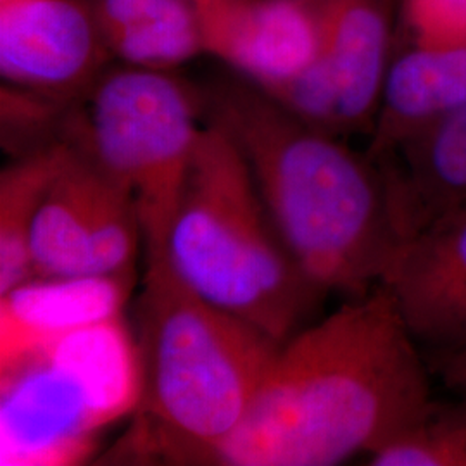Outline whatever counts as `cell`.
<instances>
[{"instance_id":"6da1fadb","label":"cell","mask_w":466,"mask_h":466,"mask_svg":"<svg viewBox=\"0 0 466 466\" xmlns=\"http://www.w3.org/2000/svg\"><path fill=\"white\" fill-rule=\"evenodd\" d=\"M429 373L379 285L280 344L217 465L330 466L370 456L429 410Z\"/></svg>"},{"instance_id":"7a4b0ae2","label":"cell","mask_w":466,"mask_h":466,"mask_svg":"<svg viewBox=\"0 0 466 466\" xmlns=\"http://www.w3.org/2000/svg\"><path fill=\"white\" fill-rule=\"evenodd\" d=\"M204 117L232 137L283 242L327 294L379 287L406 240L390 177L237 73L204 94Z\"/></svg>"},{"instance_id":"3957f363","label":"cell","mask_w":466,"mask_h":466,"mask_svg":"<svg viewBox=\"0 0 466 466\" xmlns=\"http://www.w3.org/2000/svg\"><path fill=\"white\" fill-rule=\"evenodd\" d=\"M142 400L123 450L167 463L217 465L282 342L199 298L146 252L135 300Z\"/></svg>"},{"instance_id":"277c9868","label":"cell","mask_w":466,"mask_h":466,"mask_svg":"<svg viewBox=\"0 0 466 466\" xmlns=\"http://www.w3.org/2000/svg\"><path fill=\"white\" fill-rule=\"evenodd\" d=\"M204 121L165 258L199 298L285 342L325 294L283 242L232 137Z\"/></svg>"},{"instance_id":"5b68a950","label":"cell","mask_w":466,"mask_h":466,"mask_svg":"<svg viewBox=\"0 0 466 466\" xmlns=\"http://www.w3.org/2000/svg\"><path fill=\"white\" fill-rule=\"evenodd\" d=\"M204 97L171 71L107 66L69 102L59 142L80 152L134 198L146 252L167 230L199 144Z\"/></svg>"},{"instance_id":"8992f818","label":"cell","mask_w":466,"mask_h":466,"mask_svg":"<svg viewBox=\"0 0 466 466\" xmlns=\"http://www.w3.org/2000/svg\"><path fill=\"white\" fill-rule=\"evenodd\" d=\"M400 0H318L321 46L311 66L271 99L325 134H368L394 57ZM267 94V92H265Z\"/></svg>"},{"instance_id":"52a82bcc","label":"cell","mask_w":466,"mask_h":466,"mask_svg":"<svg viewBox=\"0 0 466 466\" xmlns=\"http://www.w3.org/2000/svg\"><path fill=\"white\" fill-rule=\"evenodd\" d=\"M142 244L132 194L67 146L66 159L35 218L30 244L35 275L132 273Z\"/></svg>"},{"instance_id":"ba28073f","label":"cell","mask_w":466,"mask_h":466,"mask_svg":"<svg viewBox=\"0 0 466 466\" xmlns=\"http://www.w3.org/2000/svg\"><path fill=\"white\" fill-rule=\"evenodd\" d=\"M109 61L88 0L0 2L4 84L69 104Z\"/></svg>"},{"instance_id":"9c48e42d","label":"cell","mask_w":466,"mask_h":466,"mask_svg":"<svg viewBox=\"0 0 466 466\" xmlns=\"http://www.w3.org/2000/svg\"><path fill=\"white\" fill-rule=\"evenodd\" d=\"M104 429L82 387L47 356L0 371V465H78Z\"/></svg>"},{"instance_id":"30bf717a","label":"cell","mask_w":466,"mask_h":466,"mask_svg":"<svg viewBox=\"0 0 466 466\" xmlns=\"http://www.w3.org/2000/svg\"><path fill=\"white\" fill-rule=\"evenodd\" d=\"M423 352L466 346V204L410 235L383 275Z\"/></svg>"},{"instance_id":"8fae6325","label":"cell","mask_w":466,"mask_h":466,"mask_svg":"<svg viewBox=\"0 0 466 466\" xmlns=\"http://www.w3.org/2000/svg\"><path fill=\"white\" fill-rule=\"evenodd\" d=\"M198 9L206 52L267 94L290 84L317 59L318 0H211Z\"/></svg>"},{"instance_id":"7c38bea8","label":"cell","mask_w":466,"mask_h":466,"mask_svg":"<svg viewBox=\"0 0 466 466\" xmlns=\"http://www.w3.org/2000/svg\"><path fill=\"white\" fill-rule=\"evenodd\" d=\"M134 273L35 275L0 294V371L34 358L67 333L123 317Z\"/></svg>"},{"instance_id":"4fadbf2b","label":"cell","mask_w":466,"mask_h":466,"mask_svg":"<svg viewBox=\"0 0 466 466\" xmlns=\"http://www.w3.org/2000/svg\"><path fill=\"white\" fill-rule=\"evenodd\" d=\"M466 106V46L394 52L367 154L377 163Z\"/></svg>"},{"instance_id":"5bb4252c","label":"cell","mask_w":466,"mask_h":466,"mask_svg":"<svg viewBox=\"0 0 466 466\" xmlns=\"http://www.w3.org/2000/svg\"><path fill=\"white\" fill-rule=\"evenodd\" d=\"M102 42L123 65L171 71L206 52L194 0H88Z\"/></svg>"},{"instance_id":"9a60e30c","label":"cell","mask_w":466,"mask_h":466,"mask_svg":"<svg viewBox=\"0 0 466 466\" xmlns=\"http://www.w3.org/2000/svg\"><path fill=\"white\" fill-rule=\"evenodd\" d=\"M40 354L82 387L100 423L134 417L142 400V363L135 330L116 317L67 333Z\"/></svg>"},{"instance_id":"2e32d148","label":"cell","mask_w":466,"mask_h":466,"mask_svg":"<svg viewBox=\"0 0 466 466\" xmlns=\"http://www.w3.org/2000/svg\"><path fill=\"white\" fill-rule=\"evenodd\" d=\"M394 188L406 238L466 202V106L380 161Z\"/></svg>"},{"instance_id":"e0dca14e","label":"cell","mask_w":466,"mask_h":466,"mask_svg":"<svg viewBox=\"0 0 466 466\" xmlns=\"http://www.w3.org/2000/svg\"><path fill=\"white\" fill-rule=\"evenodd\" d=\"M66 154V144L59 142L17 156L0 173V294L35 277V218Z\"/></svg>"},{"instance_id":"ac0fdd59","label":"cell","mask_w":466,"mask_h":466,"mask_svg":"<svg viewBox=\"0 0 466 466\" xmlns=\"http://www.w3.org/2000/svg\"><path fill=\"white\" fill-rule=\"evenodd\" d=\"M373 466H466V400L435 402L382 448L368 456Z\"/></svg>"},{"instance_id":"d6986e66","label":"cell","mask_w":466,"mask_h":466,"mask_svg":"<svg viewBox=\"0 0 466 466\" xmlns=\"http://www.w3.org/2000/svg\"><path fill=\"white\" fill-rule=\"evenodd\" d=\"M402 28L420 47L466 46V0H400Z\"/></svg>"},{"instance_id":"ffe728a7","label":"cell","mask_w":466,"mask_h":466,"mask_svg":"<svg viewBox=\"0 0 466 466\" xmlns=\"http://www.w3.org/2000/svg\"><path fill=\"white\" fill-rule=\"evenodd\" d=\"M431 371L450 387L454 394L466 400V346L451 350L423 352Z\"/></svg>"},{"instance_id":"44dd1931","label":"cell","mask_w":466,"mask_h":466,"mask_svg":"<svg viewBox=\"0 0 466 466\" xmlns=\"http://www.w3.org/2000/svg\"><path fill=\"white\" fill-rule=\"evenodd\" d=\"M196 2V5L200 7V5H204V4H208V2H211V0H194Z\"/></svg>"},{"instance_id":"7402d4cb","label":"cell","mask_w":466,"mask_h":466,"mask_svg":"<svg viewBox=\"0 0 466 466\" xmlns=\"http://www.w3.org/2000/svg\"><path fill=\"white\" fill-rule=\"evenodd\" d=\"M465 204H466V202H465ZM461 206H463V204H461Z\"/></svg>"}]
</instances>
